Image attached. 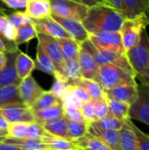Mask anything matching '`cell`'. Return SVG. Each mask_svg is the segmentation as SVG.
Returning a JSON list of instances; mask_svg holds the SVG:
<instances>
[{
	"label": "cell",
	"mask_w": 149,
	"mask_h": 150,
	"mask_svg": "<svg viewBox=\"0 0 149 150\" xmlns=\"http://www.w3.org/2000/svg\"><path fill=\"white\" fill-rule=\"evenodd\" d=\"M7 62V56L5 53H0V71L5 67Z\"/></svg>",
	"instance_id": "53"
},
{
	"label": "cell",
	"mask_w": 149,
	"mask_h": 150,
	"mask_svg": "<svg viewBox=\"0 0 149 150\" xmlns=\"http://www.w3.org/2000/svg\"><path fill=\"white\" fill-rule=\"evenodd\" d=\"M91 102L93 105L96 120H101L103 118L109 116V110H108V105H107L105 96H104L103 98H97V99L91 100Z\"/></svg>",
	"instance_id": "38"
},
{
	"label": "cell",
	"mask_w": 149,
	"mask_h": 150,
	"mask_svg": "<svg viewBox=\"0 0 149 150\" xmlns=\"http://www.w3.org/2000/svg\"><path fill=\"white\" fill-rule=\"evenodd\" d=\"M16 70L20 81L24 80L27 76L32 75V72L35 69L34 61L26 54L19 51L16 57Z\"/></svg>",
	"instance_id": "20"
},
{
	"label": "cell",
	"mask_w": 149,
	"mask_h": 150,
	"mask_svg": "<svg viewBox=\"0 0 149 150\" xmlns=\"http://www.w3.org/2000/svg\"><path fill=\"white\" fill-rule=\"evenodd\" d=\"M0 113L6 119V120L10 124L17 122H34L32 111L24 105H16L2 107L0 108Z\"/></svg>",
	"instance_id": "15"
},
{
	"label": "cell",
	"mask_w": 149,
	"mask_h": 150,
	"mask_svg": "<svg viewBox=\"0 0 149 150\" xmlns=\"http://www.w3.org/2000/svg\"><path fill=\"white\" fill-rule=\"evenodd\" d=\"M10 10L25 9L28 0H1Z\"/></svg>",
	"instance_id": "47"
},
{
	"label": "cell",
	"mask_w": 149,
	"mask_h": 150,
	"mask_svg": "<svg viewBox=\"0 0 149 150\" xmlns=\"http://www.w3.org/2000/svg\"><path fill=\"white\" fill-rule=\"evenodd\" d=\"M95 127L104 129V130H117L119 131L124 124L125 120H118L116 118H113L112 116H107L105 118H103L101 120H97L90 123Z\"/></svg>",
	"instance_id": "36"
},
{
	"label": "cell",
	"mask_w": 149,
	"mask_h": 150,
	"mask_svg": "<svg viewBox=\"0 0 149 150\" xmlns=\"http://www.w3.org/2000/svg\"><path fill=\"white\" fill-rule=\"evenodd\" d=\"M41 141L47 144L48 150H81L74 141L55 137L49 134Z\"/></svg>",
	"instance_id": "31"
},
{
	"label": "cell",
	"mask_w": 149,
	"mask_h": 150,
	"mask_svg": "<svg viewBox=\"0 0 149 150\" xmlns=\"http://www.w3.org/2000/svg\"><path fill=\"white\" fill-rule=\"evenodd\" d=\"M103 1H104V0H103Z\"/></svg>",
	"instance_id": "57"
},
{
	"label": "cell",
	"mask_w": 149,
	"mask_h": 150,
	"mask_svg": "<svg viewBox=\"0 0 149 150\" xmlns=\"http://www.w3.org/2000/svg\"><path fill=\"white\" fill-rule=\"evenodd\" d=\"M17 33H18L17 27L8 20L6 25L4 26V28L2 32V37H4L5 40H7L9 41L14 42L17 38Z\"/></svg>",
	"instance_id": "46"
},
{
	"label": "cell",
	"mask_w": 149,
	"mask_h": 150,
	"mask_svg": "<svg viewBox=\"0 0 149 150\" xmlns=\"http://www.w3.org/2000/svg\"><path fill=\"white\" fill-rule=\"evenodd\" d=\"M95 81L100 84L103 90H109L123 83H137L133 76L112 64L99 66Z\"/></svg>",
	"instance_id": "4"
},
{
	"label": "cell",
	"mask_w": 149,
	"mask_h": 150,
	"mask_svg": "<svg viewBox=\"0 0 149 150\" xmlns=\"http://www.w3.org/2000/svg\"><path fill=\"white\" fill-rule=\"evenodd\" d=\"M25 12L32 19H40L51 16L49 0H28Z\"/></svg>",
	"instance_id": "18"
},
{
	"label": "cell",
	"mask_w": 149,
	"mask_h": 150,
	"mask_svg": "<svg viewBox=\"0 0 149 150\" xmlns=\"http://www.w3.org/2000/svg\"><path fill=\"white\" fill-rule=\"evenodd\" d=\"M43 128L49 134L68 140V119L63 115L61 117L49 120L42 125ZM71 141V140H70Z\"/></svg>",
	"instance_id": "19"
},
{
	"label": "cell",
	"mask_w": 149,
	"mask_h": 150,
	"mask_svg": "<svg viewBox=\"0 0 149 150\" xmlns=\"http://www.w3.org/2000/svg\"><path fill=\"white\" fill-rule=\"evenodd\" d=\"M18 92L24 105L30 108L35 100L44 92V90L31 75L20 81L18 84Z\"/></svg>",
	"instance_id": "10"
},
{
	"label": "cell",
	"mask_w": 149,
	"mask_h": 150,
	"mask_svg": "<svg viewBox=\"0 0 149 150\" xmlns=\"http://www.w3.org/2000/svg\"><path fill=\"white\" fill-rule=\"evenodd\" d=\"M20 50L16 48L14 50L9 51L6 54L7 62L5 67L0 71V89L10 85H18L20 80L18 76L16 70V57Z\"/></svg>",
	"instance_id": "14"
},
{
	"label": "cell",
	"mask_w": 149,
	"mask_h": 150,
	"mask_svg": "<svg viewBox=\"0 0 149 150\" xmlns=\"http://www.w3.org/2000/svg\"><path fill=\"white\" fill-rule=\"evenodd\" d=\"M32 113L34 117V122L42 126L49 120L63 116V109L61 102H59L45 109L34 111L32 112Z\"/></svg>",
	"instance_id": "21"
},
{
	"label": "cell",
	"mask_w": 149,
	"mask_h": 150,
	"mask_svg": "<svg viewBox=\"0 0 149 150\" xmlns=\"http://www.w3.org/2000/svg\"><path fill=\"white\" fill-rule=\"evenodd\" d=\"M104 94L107 98L132 105L138 97V83H123L109 90H104Z\"/></svg>",
	"instance_id": "13"
},
{
	"label": "cell",
	"mask_w": 149,
	"mask_h": 150,
	"mask_svg": "<svg viewBox=\"0 0 149 150\" xmlns=\"http://www.w3.org/2000/svg\"><path fill=\"white\" fill-rule=\"evenodd\" d=\"M129 120L130 119L126 120L123 127L119 130L121 150H139L135 134L130 126Z\"/></svg>",
	"instance_id": "25"
},
{
	"label": "cell",
	"mask_w": 149,
	"mask_h": 150,
	"mask_svg": "<svg viewBox=\"0 0 149 150\" xmlns=\"http://www.w3.org/2000/svg\"><path fill=\"white\" fill-rule=\"evenodd\" d=\"M126 18H133L144 13L148 0H123Z\"/></svg>",
	"instance_id": "33"
},
{
	"label": "cell",
	"mask_w": 149,
	"mask_h": 150,
	"mask_svg": "<svg viewBox=\"0 0 149 150\" xmlns=\"http://www.w3.org/2000/svg\"><path fill=\"white\" fill-rule=\"evenodd\" d=\"M126 55L133 69L135 80H138L140 84L149 87V37L146 29Z\"/></svg>",
	"instance_id": "2"
},
{
	"label": "cell",
	"mask_w": 149,
	"mask_h": 150,
	"mask_svg": "<svg viewBox=\"0 0 149 150\" xmlns=\"http://www.w3.org/2000/svg\"><path fill=\"white\" fill-rule=\"evenodd\" d=\"M54 83L50 90V91L56 97L59 98V100L61 99V98L65 94V92L67 91L68 88V83L64 80L63 78L61 77H55L54 78Z\"/></svg>",
	"instance_id": "42"
},
{
	"label": "cell",
	"mask_w": 149,
	"mask_h": 150,
	"mask_svg": "<svg viewBox=\"0 0 149 150\" xmlns=\"http://www.w3.org/2000/svg\"><path fill=\"white\" fill-rule=\"evenodd\" d=\"M104 2L105 4L112 6L113 8L117 9L118 11H119L120 12H122L125 15V6H124L123 0H104Z\"/></svg>",
	"instance_id": "48"
},
{
	"label": "cell",
	"mask_w": 149,
	"mask_h": 150,
	"mask_svg": "<svg viewBox=\"0 0 149 150\" xmlns=\"http://www.w3.org/2000/svg\"><path fill=\"white\" fill-rule=\"evenodd\" d=\"M125 15L112 6L101 3L89 8L83 25L89 34L119 32Z\"/></svg>",
	"instance_id": "1"
},
{
	"label": "cell",
	"mask_w": 149,
	"mask_h": 150,
	"mask_svg": "<svg viewBox=\"0 0 149 150\" xmlns=\"http://www.w3.org/2000/svg\"><path fill=\"white\" fill-rule=\"evenodd\" d=\"M147 25L144 13L133 18H125L119 33L126 53L138 42L141 33L146 29Z\"/></svg>",
	"instance_id": "5"
},
{
	"label": "cell",
	"mask_w": 149,
	"mask_h": 150,
	"mask_svg": "<svg viewBox=\"0 0 149 150\" xmlns=\"http://www.w3.org/2000/svg\"><path fill=\"white\" fill-rule=\"evenodd\" d=\"M17 32H18L17 38H16L14 43L18 47L24 43L29 42L30 40H32L34 38H37V35H38L36 28L32 22L18 27Z\"/></svg>",
	"instance_id": "32"
},
{
	"label": "cell",
	"mask_w": 149,
	"mask_h": 150,
	"mask_svg": "<svg viewBox=\"0 0 149 150\" xmlns=\"http://www.w3.org/2000/svg\"><path fill=\"white\" fill-rule=\"evenodd\" d=\"M74 142L81 150H112L102 140L90 134L89 133Z\"/></svg>",
	"instance_id": "28"
},
{
	"label": "cell",
	"mask_w": 149,
	"mask_h": 150,
	"mask_svg": "<svg viewBox=\"0 0 149 150\" xmlns=\"http://www.w3.org/2000/svg\"><path fill=\"white\" fill-rule=\"evenodd\" d=\"M37 39H38V44H40L42 47V48L47 52V54L53 61L54 65L55 67L56 75H58L61 69L64 59L57 40L43 33H38Z\"/></svg>",
	"instance_id": "9"
},
{
	"label": "cell",
	"mask_w": 149,
	"mask_h": 150,
	"mask_svg": "<svg viewBox=\"0 0 149 150\" xmlns=\"http://www.w3.org/2000/svg\"><path fill=\"white\" fill-rule=\"evenodd\" d=\"M80 111L82 113V116L83 118V120L90 124L92 121L96 120L95 119V114H94V109H93V105L91 100H89L87 102H84L80 106Z\"/></svg>",
	"instance_id": "44"
},
{
	"label": "cell",
	"mask_w": 149,
	"mask_h": 150,
	"mask_svg": "<svg viewBox=\"0 0 149 150\" xmlns=\"http://www.w3.org/2000/svg\"><path fill=\"white\" fill-rule=\"evenodd\" d=\"M3 142L12 144L19 149L24 150H48L47 144L41 140H32V139H13L5 137Z\"/></svg>",
	"instance_id": "29"
},
{
	"label": "cell",
	"mask_w": 149,
	"mask_h": 150,
	"mask_svg": "<svg viewBox=\"0 0 149 150\" xmlns=\"http://www.w3.org/2000/svg\"><path fill=\"white\" fill-rule=\"evenodd\" d=\"M7 18L8 20L12 23L17 28L32 22V18H29L25 11H10L7 13Z\"/></svg>",
	"instance_id": "40"
},
{
	"label": "cell",
	"mask_w": 149,
	"mask_h": 150,
	"mask_svg": "<svg viewBox=\"0 0 149 150\" xmlns=\"http://www.w3.org/2000/svg\"><path fill=\"white\" fill-rule=\"evenodd\" d=\"M61 102L58 98H56L50 91H44V92L35 100V102L32 105L30 109L34 111H39L54 105L57 103Z\"/></svg>",
	"instance_id": "35"
},
{
	"label": "cell",
	"mask_w": 149,
	"mask_h": 150,
	"mask_svg": "<svg viewBox=\"0 0 149 150\" xmlns=\"http://www.w3.org/2000/svg\"><path fill=\"white\" fill-rule=\"evenodd\" d=\"M48 134L43 127L36 122H31L28 125V132L26 138L32 140H42Z\"/></svg>",
	"instance_id": "41"
},
{
	"label": "cell",
	"mask_w": 149,
	"mask_h": 150,
	"mask_svg": "<svg viewBox=\"0 0 149 150\" xmlns=\"http://www.w3.org/2000/svg\"><path fill=\"white\" fill-rule=\"evenodd\" d=\"M63 109V115L71 120H77V121H84L82 116L80 108L76 107L74 105H61Z\"/></svg>",
	"instance_id": "43"
},
{
	"label": "cell",
	"mask_w": 149,
	"mask_h": 150,
	"mask_svg": "<svg viewBox=\"0 0 149 150\" xmlns=\"http://www.w3.org/2000/svg\"><path fill=\"white\" fill-rule=\"evenodd\" d=\"M105 98L108 105L109 116H112L113 118L121 120H126L129 119V112H130L131 105L126 102L107 98L106 97Z\"/></svg>",
	"instance_id": "26"
},
{
	"label": "cell",
	"mask_w": 149,
	"mask_h": 150,
	"mask_svg": "<svg viewBox=\"0 0 149 150\" xmlns=\"http://www.w3.org/2000/svg\"><path fill=\"white\" fill-rule=\"evenodd\" d=\"M77 61L79 63L82 77L86 79L95 80L99 69V66L96 62L94 58L88 52L80 48Z\"/></svg>",
	"instance_id": "17"
},
{
	"label": "cell",
	"mask_w": 149,
	"mask_h": 150,
	"mask_svg": "<svg viewBox=\"0 0 149 150\" xmlns=\"http://www.w3.org/2000/svg\"><path fill=\"white\" fill-rule=\"evenodd\" d=\"M8 12L10 11H6L0 9V36H2V32L8 22V18H7Z\"/></svg>",
	"instance_id": "49"
},
{
	"label": "cell",
	"mask_w": 149,
	"mask_h": 150,
	"mask_svg": "<svg viewBox=\"0 0 149 150\" xmlns=\"http://www.w3.org/2000/svg\"><path fill=\"white\" fill-rule=\"evenodd\" d=\"M71 1L76 2V3L80 4H83V5H85L87 7H91V6H94L96 4L105 3L103 0H71Z\"/></svg>",
	"instance_id": "51"
},
{
	"label": "cell",
	"mask_w": 149,
	"mask_h": 150,
	"mask_svg": "<svg viewBox=\"0 0 149 150\" xmlns=\"http://www.w3.org/2000/svg\"><path fill=\"white\" fill-rule=\"evenodd\" d=\"M51 17L59 23L69 34V36L77 43L82 44L89 39V33L83 25L82 21L69 18L59 17L55 14H51Z\"/></svg>",
	"instance_id": "12"
},
{
	"label": "cell",
	"mask_w": 149,
	"mask_h": 150,
	"mask_svg": "<svg viewBox=\"0 0 149 150\" xmlns=\"http://www.w3.org/2000/svg\"><path fill=\"white\" fill-rule=\"evenodd\" d=\"M68 90L69 91L73 94V96L79 100L82 104L84 102H87L89 100H90L89 94L87 93V91L81 86L78 85H68Z\"/></svg>",
	"instance_id": "45"
},
{
	"label": "cell",
	"mask_w": 149,
	"mask_h": 150,
	"mask_svg": "<svg viewBox=\"0 0 149 150\" xmlns=\"http://www.w3.org/2000/svg\"><path fill=\"white\" fill-rule=\"evenodd\" d=\"M129 119L149 126V87L138 84V97L131 105Z\"/></svg>",
	"instance_id": "8"
},
{
	"label": "cell",
	"mask_w": 149,
	"mask_h": 150,
	"mask_svg": "<svg viewBox=\"0 0 149 150\" xmlns=\"http://www.w3.org/2000/svg\"><path fill=\"white\" fill-rule=\"evenodd\" d=\"M144 16H145L146 21H147V25H149V0H148L147 5H146L145 11H144Z\"/></svg>",
	"instance_id": "54"
},
{
	"label": "cell",
	"mask_w": 149,
	"mask_h": 150,
	"mask_svg": "<svg viewBox=\"0 0 149 150\" xmlns=\"http://www.w3.org/2000/svg\"><path fill=\"white\" fill-rule=\"evenodd\" d=\"M70 84L71 85H78V86L83 87L89 94L90 100L97 99V98H103L105 96L103 88L95 80L80 77V78L75 80L74 82H72Z\"/></svg>",
	"instance_id": "27"
},
{
	"label": "cell",
	"mask_w": 149,
	"mask_h": 150,
	"mask_svg": "<svg viewBox=\"0 0 149 150\" xmlns=\"http://www.w3.org/2000/svg\"><path fill=\"white\" fill-rule=\"evenodd\" d=\"M129 123L135 134L139 150H149V134L141 131L131 120H129Z\"/></svg>",
	"instance_id": "39"
},
{
	"label": "cell",
	"mask_w": 149,
	"mask_h": 150,
	"mask_svg": "<svg viewBox=\"0 0 149 150\" xmlns=\"http://www.w3.org/2000/svg\"><path fill=\"white\" fill-rule=\"evenodd\" d=\"M55 77H61L66 80L70 84L75 80L82 77L79 63L77 59L76 60H64L61 69ZM54 77V78H55Z\"/></svg>",
	"instance_id": "24"
},
{
	"label": "cell",
	"mask_w": 149,
	"mask_h": 150,
	"mask_svg": "<svg viewBox=\"0 0 149 150\" xmlns=\"http://www.w3.org/2000/svg\"><path fill=\"white\" fill-rule=\"evenodd\" d=\"M28 125L29 123H25V122L11 123L8 127L6 137L13 138V139L26 138L27 132H28Z\"/></svg>",
	"instance_id": "37"
},
{
	"label": "cell",
	"mask_w": 149,
	"mask_h": 150,
	"mask_svg": "<svg viewBox=\"0 0 149 150\" xmlns=\"http://www.w3.org/2000/svg\"><path fill=\"white\" fill-rule=\"evenodd\" d=\"M0 150H24L19 149L12 144L5 143V142H0Z\"/></svg>",
	"instance_id": "52"
},
{
	"label": "cell",
	"mask_w": 149,
	"mask_h": 150,
	"mask_svg": "<svg viewBox=\"0 0 149 150\" xmlns=\"http://www.w3.org/2000/svg\"><path fill=\"white\" fill-rule=\"evenodd\" d=\"M52 14L62 18H69L82 21L90 7L77 4L71 0H49Z\"/></svg>",
	"instance_id": "6"
},
{
	"label": "cell",
	"mask_w": 149,
	"mask_h": 150,
	"mask_svg": "<svg viewBox=\"0 0 149 150\" xmlns=\"http://www.w3.org/2000/svg\"><path fill=\"white\" fill-rule=\"evenodd\" d=\"M16 105H24L19 96L18 85H10L1 88L0 108Z\"/></svg>",
	"instance_id": "23"
},
{
	"label": "cell",
	"mask_w": 149,
	"mask_h": 150,
	"mask_svg": "<svg viewBox=\"0 0 149 150\" xmlns=\"http://www.w3.org/2000/svg\"><path fill=\"white\" fill-rule=\"evenodd\" d=\"M0 9H1V10H4V11H11V10H10V9H9V8L1 1V0H0Z\"/></svg>",
	"instance_id": "55"
},
{
	"label": "cell",
	"mask_w": 149,
	"mask_h": 150,
	"mask_svg": "<svg viewBox=\"0 0 149 150\" xmlns=\"http://www.w3.org/2000/svg\"><path fill=\"white\" fill-rule=\"evenodd\" d=\"M10 123L6 120V119L0 113V134L7 136V131Z\"/></svg>",
	"instance_id": "50"
},
{
	"label": "cell",
	"mask_w": 149,
	"mask_h": 150,
	"mask_svg": "<svg viewBox=\"0 0 149 150\" xmlns=\"http://www.w3.org/2000/svg\"><path fill=\"white\" fill-rule=\"evenodd\" d=\"M82 49L88 52L98 64V66L105 65V64H112L117 67H119L133 76L135 77L133 69L125 54L107 51V50H99L97 49L91 41L88 39L80 44Z\"/></svg>",
	"instance_id": "3"
},
{
	"label": "cell",
	"mask_w": 149,
	"mask_h": 150,
	"mask_svg": "<svg viewBox=\"0 0 149 150\" xmlns=\"http://www.w3.org/2000/svg\"><path fill=\"white\" fill-rule=\"evenodd\" d=\"M63 56L64 60H76L78 57L80 52V44L74 40L72 38L56 39Z\"/></svg>",
	"instance_id": "30"
},
{
	"label": "cell",
	"mask_w": 149,
	"mask_h": 150,
	"mask_svg": "<svg viewBox=\"0 0 149 150\" xmlns=\"http://www.w3.org/2000/svg\"><path fill=\"white\" fill-rule=\"evenodd\" d=\"M89 124L85 121H77L68 120V140L75 141L88 133Z\"/></svg>",
	"instance_id": "34"
},
{
	"label": "cell",
	"mask_w": 149,
	"mask_h": 150,
	"mask_svg": "<svg viewBox=\"0 0 149 150\" xmlns=\"http://www.w3.org/2000/svg\"><path fill=\"white\" fill-rule=\"evenodd\" d=\"M89 40L99 50H107L126 54L119 32L89 34Z\"/></svg>",
	"instance_id": "7"
},
{
	"label": "cell",
	"mask_w": 149,
	"mask_h": 150,
	"mask_svg": "<svg viewBox=\"0 0 149 150\" xmlns=\"http://www.w3.org/2000/svg\"><path fill=\"white\" fill-rule=\"evenodd\" d=\"M35 62V69L53 76L54 77L56 75L55 67L54 65L53 61L49 57V55L47 54V52L42 48V47L38 44L36 48V60Z\"/></svg>",
	"instance_id": "22"
},
{
	"label": "cell",
	"mask_w": 149,
	"mask_h": 150,
	"mask_svg": "<svg viewBox=\"0 0 149 150\" xmlns=\"http://www.w3.org/2000/svg\"><path fill=\"white\" fill-rule=\"evenodd\" d=\"M32 23L38 33H43L54 39L71 38L68 32L51 16L40 19H32Z\"/></svg>",
	"instance_id": "11"
},
{
	"label": "cell",
	"mask_w": 149,
	"mask_h": 150,
	"mask_svg": "<svg viewBox=\"0 0 149 150\" xmlns=\"http://www.w3.org/2000/svg\"><path fill=\"white\" fill-rule=\"evenodd\" d=\"M5 135H4V134H0V142H4V140L5 139Z\"/></svg>",
	"instance_id": "56"
},
{
	"label": "cell",
	"mask_w": 149,
	"mask_h": 150,
	"mask_svg": "<svg viewBox=\"0 0 149 150\" xmlns=\"http://www.w3.org/2000/svg\"><path fill=\"white\" fill-rule=\"evenodd\" d=\"M88 133L97 138L102 140L111 149L121 150L120 146V134L117 130H104L93 127L89 124Z\"/></svg>",
	"instance_id": "16"
}]
</instances>
